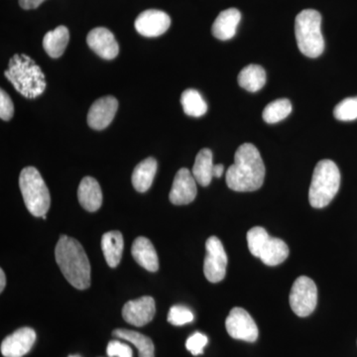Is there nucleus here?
Listing matches in <instances>:
<instances>
[{
  "instance_id": "17",
  "label": "nucleus",
  "mask_w": 357,
  "mask_h": 357,
  "mask_svg": "<svg viewBox=\"0 0 357 357\" xmlns=\"http://www.w3.org/2000/svg\"><path fill=\"white\" fill-rule=\"evenodd\" d=\"M77 198L84 210L95 213L102 204V192L98 181L93 177H84L77 189Z\"/></svg>"
},
{
  "instance_id": "29",
  "label": "nucleus",
  "mask_w": 357,
  "mask_h": 357,
  "mask_svg": "<svg viewBox=\"0 0 357 357\" xmlns=\"http://www.w3.org/2000/svg\"><path fill=\"white\" fill-rule=\"evenodd\" d=\"M194 321V314L187 307L173 306L168 314V321L173 326H184Z\"/></svg>"
},
{
  "instance_id": "35",
  "label": "nucleus",
  "mask_w": 357,
  "mask_h": 357,
  "mask_svg": "<svg viewBox=\"0 0 357 357\" xmlns=\"http://www.w3.org/2000/svg\"><path fill=\"white\" fill-rule=\"evenodd\" d=\"M6 285V274L2 269H0V292H3Z\"/></svg>"
},
{
  "instance_id": "23",
  "label": "nucleus",
  "mask_w": 357,
  "mask_h": 357,
  "mask_svg": "<svg viewBox=\"0 0 357 357\" xmlns=\"http://www.w3.org/2000/svg\"><path fill=\"white\" fill-rule=\"evenodd\" d=\"M238 84L249 93L260 91L266 84V73L259 65L246 66L238 75Z\"/></svg>"
},
{
  "instance_id": "15",
  "label": "nucleus",
  "mask_w": 357,
  "mask_h": 357,
  "mask_svg": "<svg viewBox=\"0 0 357 357\" xmlns=\"http://www.w3.org/2000/svg\"><path fill=\"white\" fill-rule=\"evenodd\" d=\"M36 340V333L30 328H22L2 342L1 354L4 357H23L31 351Z\"/></svg>"
},
{
  "instance_id": "5",
  "label": "nucleus",
  "mask_w": 357,
  "mask_h": 357,
  "mask_svg": "<svg viewBox=\"0 0 357 357\" xmlns=\"http://www.w3.org/2000/svg\"><path fill=\"white\" fill-rule=\"evenodd\" d=\"M295 34L299 50L309 58H318L325 50L321 15L314 9L301 11L296 17Z\"/></svg>"
},
{
  "instance_id": "30",
  "label": "nucleus",
  "mask_w": 357,
  "mask_h": 357,
  "mask_svg": "<svg viewBox=\"0 0 357 357\" xmlns=\"http://www.w3.org/2000/svg\"><path fill=\"white\" fill-rule=\"evenodd\" d=\"M208 337L201 333H196L188 338L185 342V347L191 352L192 356H199L203 354L204 347L208 344Z\"/></svg>"
},
{
  "instance_id": "10",
  "label": "nucleus",
  "mask_w": 357,
  "mask_h": 357,
  "mask_svg": "<svg viewBox=\"0 0 357 357\" xmlns=\"http://www.w3.org/2000/svg\"><path fill=\"white\" fill-rule=\"evenodd\" d=\"M225 328L230 337L236 340L255 342L258 337V328L255 319L243 307H234L225 321Z\"/></svg>"
},
{
  "instance_id": "4",
  "label": "nucleus",
  "mask_w": 357,
  "mask_h": 357,
  "mask_svg": "<svg viewBox=\"0 0 357 357\" xmlns=\"http://www.w3.org/2000/svg\"><path fill=\"white\" fill-rule=\"evenodd\" d=\"M340 185V172L332 160H321L312 173L309 201L312 208H323L337 196Z\"/></svg>"
},
{
  "instance_id": "3",
  "label": "nucleus",
  "mask_w": 357,
  "mask_h": 357,
  "mask_svg": "<svg viewBox=\"0 0 357 357\" xmlns=\"http://www.w3.org/2000/svg\"><path fill=\"white\" fill-rule=\"evenodd\" d=\"M4 76L26 98H38L46 89V79L41 68L25 54H15L10 59Z\"/></svg>"
},
{
  "instance_id": "18",
  "label": "nucleus",
  "mask_w": 357,
  "mask_h": 357,
  "mask_svg": "<svg viewBox=\"0 0 357 357\" xmlns=\"http://www.w3.org/2000/svg\"><path fill=\"white\" fill-rule=\"evenodd\" d=\"M241 20V11L237 10L236 8H229L222 11L218 14L217 20L211 27L213 36L222 41L234 38Z\"/></svg>"
},
{
  "instance_id": "24",
  "label": "nucleus",
  "mask_w": 357,
  "mask_h": 357,
  "mask_svg": "<svg viewBox=\"0 0 357 357\" xmlns=\"http://www.w3.org/2000/svg\"><path fill=\"white\" fill-rule=\"evenodd\" d=\"M213 152L208 148H204L199 152L192 167V176L197 183L203 187L211 184L213 178Z\"/></svg>"
},
{
  "instance_id": "9",
  "label": "nucleus",
  "mask_w": 357,
  "mask_h": 357,
  "mask_svg": "<svg viewBox=\"0 0 357 357\" xmlns=\"http://www.w3.org/2000/svg\"><path fill=\"white\" fill-rule=\"evenodd\" d=\"M204 272L211 283L222 281L227 274V255L222 241L217 236H211L206 243Z\"/></svg>"
},
{
  "instance_id": "31",
  "label": "nucleus",
  "mask_w": 357,
  "mask_h": 357,
  "mask_svg": "<svg viewBox=\"0 0 357 357\" xmlns=\"http://www.w3.org/2000/svg\"><path fill=\"white\" fill-rule=\"evenodd\" d=\"M14 114V107L10 96L7 95L3 89L0 91V119L2 121H8L13 119Z\"/></svg>"
},
{
  "instance_id": "13",
  "label": "nucleus",
  "mask_w": 357,
  "mask_h": 357,
  "mask_svg": "<svg viewBox=\"0 0 357 357\" xmlns=\"http://www.w3.org/2000/svg\"><path fill=\"white\" fill-rule=\"evenodd\" d=\"M197 181L189 169L182 168L176 174L169 199L176 206L191 204L197 197Z\"/></svg>"
},
{
  "instance_id": "12",
  "label": "nucleus",
  "mask_w": 357,
  "mask_h": 357,
  "mask_svg": "<svg viewBox=\"0 0 357 357\" xmlns=\"http://www.w3.org/2000/svg\"><path fill=\"white\" fill-rule=\"evenodd\" d=\"M156 312L155 300L149 296L128 301L122 309V317L126 323L135 326H143L153 319Z\"/></svg>"
},
{
  "instance_id": "32",
  "label": "nucleus",
  "mask_w": 357,
  "mask_h": 357,
  "mask_svg": "<svg viewBox=\"0 0 357 357\" xmlns=\"http://www.w3.org/2000/svg\"><path fill=\"white\" fill-rule=\"evenodd\" d=\"M107 354L109 357H132V349L128 344L117 340H112L107 345Z\"/></svg>"
},
{
  "instance_id": "22",
  "label": "nucleus",
  "mask_w": 357,
  "mask_h": 357,
  "mask_svg": "<svg viewBox=\"0 0 357 357\" xmlns=\"http://www.w3.org/2000/svg\"><path fill=\"white\" fill-rule=\"evenodd\" d=\"M70 33L65 26H59L56 29L46 33L43 38V47L46 53L52 58H60L64 54L69 43Z\"/></svg>"
},
{
  "instance_id": "19",
  "label": "nucleus",
  "mask_w": 357,
  "mask_h": 357,
  "mask_svg": "<svg viewBox=\"0 0 357 357\" xmlns=\"http://www.w3.org/2000/svg\"><path fill=\"white\" fill-rule=\"evenodd\" d=\"M131 253L134 260L147 271L156 272L159 269L158 255L153 244L146 237H137L134 241Z\"/></svg>"
},
{
  "instance_id": "16",
  "label": "nucleus",
  "mask_w": 357,
  "mask_h": 357,
  "mask_svg": "<svg viewBox=\"0 0 357 357\" xmlns=\"http://www.w3.org/2000/svg\"><path fill=\"white\" fill-rule=\"evenodd\" d=\"M86 43L96 55L105 60H112L119 55V44L114 35L107 28L98 27L91 30L86 37Z\"/></svg>"
},
{
  "instance_id": "7",
  "label": "nucleus",
  "mask_w": 357,
  "mask_h": 357,
  "mask_svg": "<svg viewBox=\"0 0 357 357\" xmlns=\"http://www.w3.org/2000/svg\"><path fill=\"white\" fill-rule=\"evenodd\" d=\"M248 243L251 255L259 258L267 266H277L288 258L287 244L280 238L270 236L261 227L248 230Z\"/></svg>"
},
{
  "instance_id": "2",
  "label": "nucleus",
  "mask_w": 357,
  "mask_h": 357,
  "mask_svg": "<svg viewBox=\"0 0 357 357\" xmlns=\"http://www.w3.org/2000/svg\"><path fill=\"white\" fill-rule=\"evenodd\" d=\"M58 266L73 287L86 290L91 285V264L83 246L72 237L62 236L55 248Z\"/></svg>"
},
{
  "instance_id": "20",
  "label": "nucleus",
  "mask_w": 357,
  "mask_h": 357,
  "mask_svg": "<svg viewBox=\"0 0 357 357\" xmlns=\"http://www.w3.org/2000/svg\"><path fill=\"white\" fill-rule=\"evenodd\" d=\"M123 248V236L121 231L112 230L103 234L102 249L109 267L115 268L121 263Z\"/></svg>"
},
{
  "instance_id": "11",
  "label": "nucleus",
  "mask_w": 357,
  "mask_h": 357,
  "mask_svg": "<svg viewBox=\"0 0 357 357\" xmlns=\"http://www.w3.org/2000/svg\"><path fill=\"white\" fill-rule=\"evenodd\" d=\"M171 25V18L166 13L156 9L143 11L136 18V31L144 37H158L163 35Z\"/></svg>"
},
{
  "instance_id": "26",
  "label": "nucleus",
  "mask_w": 357,
  "mask_h": 357,
  "mask_svg": "<svg viewBox=\"0 0 357 357\" xmlns=\"http://www.w3.org/2000/svg\"><path fill=\"white\" fill-rule=\"evenodd\" d=\"M181 103L185 114L192 117H201L206 114L208 105L196 89H189L181 96Z\"/></svg>"
},
{
  "instance_id": "28",
  "label": "nucleus",
  "mask_w": 357,
  "mask_h": 357,
  "mask_svg": "<svg viewBox=\"0 0 357 357\" xmlns=\"http://www.w3.org/2000/svg\"><path fill=\"white\" fill-rule=\"evenodd\" d=\"M335 119L340 121H352L357 119V96L342 100L333 110Z\"/></svg>"
},
{
  "instance_id": "25",
  "label": "nucleus",
  "mask_w": 357,
  "mask_h": 357,
  "mask_svg": "<svg viewBox=\"0 0 357 357\" xmlns=\"http://www.w3.org/2000/svg\"><path fill=\"white\" fill-rule=\"evenodd\" d=\"M114 337L131 342L138 349L139 357H154L155 347L153 342L146 335L133 331L117 328L114 331Z\"/></svg>"
},
{
  "instance_id": "6",
  "label": "nucleus",
  "mask_w": 357,
  "mask_h": 357,
  "mask_svg": "<svg viewBox=\"0 0 357 357\" xmlns=\"http://www.w3.org/2000/svg\"><path fill=\"white\" fill-rule=\"evenodd\" d=\"M20 188L26 208L31 215L37 218L46 215L50 208V192L36 168L26 167L21 171Z\"/></svg>"
},
{
  "instance_id": "8",
  "label": "nucleus",
  "mask_w": 357,
  "mask_h": 357,
  "mask_svg": "<svg viewBox=\"0 0 357 357\" xmlns=\"http://www.w3.org/2000/svg\"><path fill=\"white\" fill-rule=\"evenodd\" d=\"M318 302V289L311 278L301 276L294 282L290 292V306L297 316H310Z\"/></svg>"
},
{
  "instance_id": "1",
  "label": "nucleus",
  "mask_w": 357,
  "mask_h": 357,
  "mask_svg": "<svg viewBox=\"0 0 357 357\" xmlns=\"http://www.w3.org/2000/svg\"><path fill=\"white\" fill-rule=\"evenodd\" d=\"M265 166L259 151L251 143L236 150L234 163L227 170V187L236 192H255L264 183Z\"/></svg>"
},
{
  "instance_id": "34",
  "label": "nucleus",
  "mask_w": 357,
  "mask_h": 357,
  "mask_svg": "<svg viewBox=\"0 0 357 357\" xmlns=\"http://www.w3.org/2000/svg\"><path fill=\"white\" fill-rule=\"evenodd\" d=\"M223 172H225V167H223L222 164L213 166V177L220 178L222 177Z\"/></svg>"
},
{
  "instance_id": "36",
  "label": "nucleus",
  "mask_w": 357,
  "mask_h": 357,
  "mask_svg": "<svg viewBox=\"0 0 357 357\" xmlns=\"http://www.w3.org/2000/svg\"><path fill=\"white\" fill-rule=\"evenodd\" d=\"M69 357H81V356H70Z\"/></svg>"
},
{
  "instance_id": "27",
  "label": "nucleus",
  "mask_w": 357,
  "mask_h": 357,
  "mask_svg": "<svg viewBox=\"0 0 357 357\" xmlns=\"http://www.w3.org/2000/svg\"><path fill=\"white\" fill-rule=\"evenodd\" d=\"M292 112V103L287 98L274 100L263 110V119L269 124L278 123Z\"/></svg>"
},
{
  "instance_id": "33",
  "label": "nucleus",
  "mask_w": 357,
  "mask_h": 357,
  "mask_svg": "<svg viewBox=\"0 0 357 357\" xmlns=\"http://www.w3.org/2000/svg\"><path fill=\"white\" fill-rule=\"evenodd\" d=\"M45 0H20V6L26 10L38 8Z\"/></svg>"
},
{
  "instance_id": "21",
  "label": "nucleus",
  "mask_w": 357,
  "mask_h": 357,
  "mask_svg": "<svg viewBox=\"0 0 357 357\" xmlns=\"http://www.w3.org/2000/svg\"><path fill=\"white\" fill-rule=\"evenodd\" d=\"M157 172V161L152 157L143 160L134 169L132 185L134 189L139 192H147L153 183Z\"/></svg>"
},
{
  "instance_id": "14",
  "label": "nucleus",
  "mask_w": 357,
  "mask_h": 357,
  "mask_svg": "<svg viewBox=\"0 0 357 357\" xmlns=\"http://www.w3.org/2000/svg\"><path fill=\"white\" fill-rule=\"evenodd\" d=\"M119 109V102L112 96L98 98L91 105L88 114L89 128L96 130H102L114 121Z\"/></svg>"
}]
</instances>
